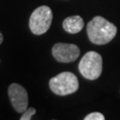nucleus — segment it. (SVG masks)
I'll use <instances>...</instances> for the list:
<instances>
[{
  "label": "nucleus",
  "instance_id": "f03ea898",
  "mask_svg": "<svg viewBox=\"0 0 120 120\" xmlns=\"http://www.w3.org/2000/svg\"><path fill=\"white\" fill-rule=\"evenodd\" d=\"M49 87L56 95L66 96L76 93L78 90L79 83L75 74L65 71L52 77L49 81Z\"/></svg>",
  "mask_w": 120,
  "mask_h": 120
},
{
  "label": "nucleus",
  "instance_id": "0eeeda50",
  "mask_svg": "<svg viewBox=\"0 0 120 120\" xmlns=\"http://www.w3.org/2000/svg\"><path fill=\"white\" fill-rule=\"evenodd\" d=\"M85 26L84 20L79 15H73L65 19L62 22V27L66 32L70 34L79 33Z\"/></svg>",
  "mask_w": 120,
  "mask_h": 120
},
{
  "label": "nucleus",
  "instance_id": "f257e3e1",
  "mask_svg": "<svg viewBox=\"0 0 120 120\" xmlns=\"http://www.w3.org/2000/svg\"><path fill=\"white\" fill-rule=\"evenodd\" d=\"M86 32L92 43L102 45L112 41L117 33V28L105 18L95 16L88 22Z\"/></svg>",
  "mask_w": 120,
  "mask_h": 120
},
{
  "label": "nucleus",
  "instance_id": "1a4fd4ad",
  "mask_svg": "<svg viewBox=\"0 0 120 120\" xmlns=\"http://www.w3.org/2000/svg\"><path fill=\"white\" fill-rule=\"evenodd\" d=\"M85 120H104L105 116L103 114L100 113V112H93L88 114L87 116L84 118Z\"/></svg>",
  "mask_w": 120,
  "mask_h": 120
},
{
  "label": "nucleus",
  "instance_id": "9d476101",
  "mask_svg": "<svg viewBox=\"0 0 120 120\" xmlns=\"http://www.w3.org/2000/svg\"><path fill=\"white\" fill-rule=\"evenodd\" d=\"M3 39H4V37H3L2 33L0 32V45H1V44H2V42H3Z\"/></svg>",
  "mask_w": 120,
  "mask_h": 120
},
{
  "label": "nucleus",
  "instance_id": "423d86ee",
  "mask_svg": "<svg viewBox=\"0 0 120 120\" xmlns=\"http://www.w3.org/2000/svg\"><path fill=\"white\" fill-rule=\"evenodd\" d=\"M8 96L12 106L18 113H23L28 109V93L22 86L13 83L9 86Z\"/></svg>",
  "mask_w": 120,
  "mask_h": 120
},
{
  "label": "nucleus",
  "instance_id": "20e7f679",
  "mask_svg": "<svg viewBox=\"0 0 120 120\" xmlns=\"http://www.w3.org/2000/svg\"><path fill=\"white\" fill-rule=\"evenodd\" d=\"M52 22V12L47 5H41L35 9L30 17V31L34 35L45 34L51 27Z\"/></svg>",
  "mask_w": 120,
  "mask_h": 120
},
{
  "label": "nucleus",
  "instance_id": "39448f33",
  "mask_svg": "<svg viewBox=\"0 0 120 120\" xmlns=\"http://www.w3.org/2000/svg\"><path fill=\"white\" fill-rule=\"evenodd\" d=\"M52 54L59 62L69 63L77 60L80 55V49L74 44L57 43L52 48Z\"/></svg>",
  "mask_w": 120,
  "mask_h": 120
},
{
  "label": "nucleus",
  "instance_id": "6e6552de",
  "mask_svg": "<svg viewBox=\"0 0 120 120\" xmlns=\"http://www.w3.org/2000/svg\"><path fill=\"white\" fill-rule=\"evenodd\" d=\"M36 114V109L34 108H28L25 111L22 113V116H21V120H30L32 116Z\"/></svg>",
  "mask_w": 120,
  "mask_h": 120
},
{
  "label": "nucleus",
  "instance_id": "7ed1b4c3",
  "mask_svg": "<svg viewBox=\"0 0 120 120\" xmlns=\"http://www.w3.org/2000/svg\"><path fill=\"white\" fill-rule=\"evenodd\" d=\"M78 70L87 80L98 79L102 72V57L94 51L87 52L78 64Z\"/></svg>",
  "mask_w": 120,
  "mask_h": 120
}]
</instances>
